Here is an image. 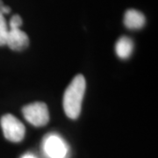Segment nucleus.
<instances>
[{"label":"nucleus","instance_id":"39448f33","mask_svg":"<svg viewBox=\"0 0 158 158\" xmlns=\"http://www.w3.org/2000/svg\"><path fill=\"white\" fill-rule=\"evenodd\" d=\"M6 45L8 46L11 50H24L29 45L28 36L25 32L20 30V28L9 29Z\"/></svg>","mask_w":158,"mask_h":158},{"label":"nucleus","instance_id":"20e7f679","mask_svg":"<svg viewBox=\"0 0 158 158\" xmlns=\"http://www.w3.org/2000/svg\"><path fill=\"white\" fill-rule=\"evenodd\" d=\"M42 150L48 158H67L69 155L67 143L56 134L46 136L42 142Z\"/></svg>","mask_w":158,"mask_h":158},{"label":"nucleus","instance_id":"9d476101","mask_svg":"<svg viewBox=\"0 0 158 158\" xmlns=\"http://www.w3.org/2000/svg\"><path fill=\"white\" fill-rule=\"evenodd\" d=\"M8 32H9V30L0 32V46L6 45L7 38H8Z\"/></svg>","mask_w":158,"mask_h":158},{"label":"nucleus","instance_id":"0eeeda50","mask_svg":"<svg viewBox=\"0 0 158 158\" xmlns=\"http://www.w3.org/2000/svg\"><path fill=\"white\" fill-rule=\"evenodd\" d=\"M134 49V43L133 40L123 36L118 40L115 45V51L116 54L121 59H127L131 56Z\"/></svg>","mask_w":158,"mask_h":158},{"label":"nucleus","instance_id":"9b49d317","mask_svg":"<svg viewBox=\"0 0 158 158\" xmlns=\"http://www.w3.org/2000/svg\"><path fill=\"white\" fill-rule=\"evenodd\" d=\"M10 11H11V9L8 6H5L4 3H3V1L0 0V13H2L3 15H5V14H8Z\"/></svg>","mask_w":158,"mask_h":158},{"label":"nucleus","instance_id":"f257e3e1","mask_svg":"<svg viewBox=\"0 0 158 158\" xmlns=\"http://www.w3.org/2000/svg\"><path fill=\"white\" fill-rule=\"evenodd\" d=\"M86 89V81L83 75H77L69 85L63 95V109L69 118L76 119L82 110V103Z\"/></svg>","mask_w":158,"mask_h":158},{"label":"nucleus","instance_id":"1a4fd4ad","mask_svg":"<svg viewBox=\"0 0 158 158\" xmlns=\"http://www.w3.org/2000/svg\"><path fill=\"white\" fill-rule=\"evenodd\" d=\"M6 30H9V28H8L7 22H6V19H5V15L0 13V32L6 31Z\"/></svg>","mask_w":158,"mask_h":158},{"label":"nucleus","instance_id":"6e6552de","mask_svg":"<svg viewBox=\"0 0 158 158\" xmlns=\"http://www.w3.org/2000/svg\"><path fill=\"white\" fill-rule=\"evenodd\" d=\"M22 19L19 15H13L9 22V29H18L22 26Z\"/></svg>","mask_w":158,"mask_h":158},{"label":"nucleus","instance_id":"f8f14e48","mask_svg":"<svg viewBox=\"0 0 158 158\" xmlns=\"http://www.w3.org/2000/svg\"><path fill=\"white\" fill-rule=\"evenodd\" d=\"M21 158H36V156H34V155H32V154H26V155H24Z\"/></svg>","mask_w":158,"mask_h":158},{"label":"nucleus","instance_id":"7ed1b4c3","mask_svg":"<svg viewBox=\"0 0 158 158\" xmlns=\"http://www.w3.org/2000/svg\"><path fill=\"white\" fill-rule=\"evenodd\" d=\"M25 118L34 127H43L49 121V113L45 103L34 102L22 108Z\"/></svg>","mask_w":158,"mask_h":158},{"label":"nucleus","instance_id":"f03ea898","mask_svg":"<svg viewBox=\"0 0 158 158\" xmlns=\"http://www.w3.org/2000/svg\"><path fill=\"white\" fill-rule=\"evenodd\" d=\"M0 124L6 140L19 142L24 139L26 128L23 123L11 114H6L0 119Z\"/></svg>","mask_w":158,"mask_h":158},{"label":"nucleus","instance_id":"423d86ee","mask_svg":"<svg viewBox=\"0 0 158 158\" xmlns=\"http://www.w3.org/2000/svg\"><path fill=\"white\" fill-rule=\"evenodd\" d=\"M146 22L145 16L141 11L130 9L126 11L124 15V24L127 28L132 30L141 29L144 27Z\"/></svg>","mask_w":158,"mask_h":158}]
</instances>
